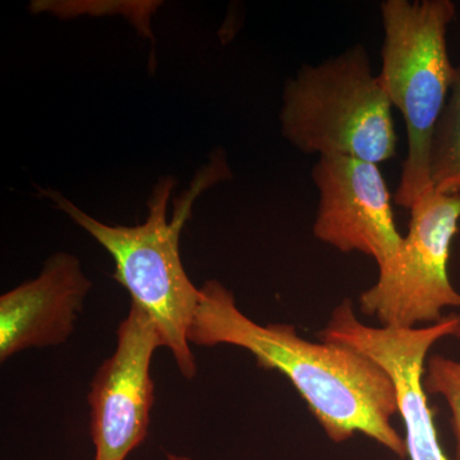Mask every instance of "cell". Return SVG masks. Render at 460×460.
Here are the masks:
<instances>
[{"instance_id": "obj_1", "label": "cell", "mask_w": 460, "mask_h": 460, "mask_svg": "<svg viewBox=\"0 0 460 460\" xmlns=\"http://www.w3.org/2000/svg\"><path fill=\"white\" fill-rule=\"evenodd\" d=\"M189 341L243 348L260 367L281 372L334 443L363 434L399 459L407 456L405 440L392 425L399 413L394 383L377 362L354 348L305 341L288 323L260 325L239 310L233 292L217 280L199 288Z\"/></svg>"}, {"instance_id": "obj_2", "label": "cell", "mask_w": 460, "mask_h": 460, "mask_svg": "<svg viewBox=\"0 0 460 460\" xmlns=\"http://www.w3.org/2000/svg\"><path fill=\"white\" fill-rule=\"evenodd\" d=\"M229 177L226 157L219 153L202 166L189 189L174 199L171 219L168 204L177 181L172 177L160 178L148 198L146 220L136 226H108L84 213L57 190H44L63 213L111 253L114 279L131 295L132 304L155 323L164 348L171 350L181 376L189 380L198 374L189 330L198 310L199 289L181 263V233L196 199Z\"/></svg>"}, {"instance_id": "obj_3", "label": "cell", "mask_w": 460, "mask_h": 460, "mask_svg": "<svg viewBox=\"0 0 460 460\" xmlns=\"http://www.w3.org/2000/svg\"><path fill=\"white\" fill-rule=\"evenodd\" d=\"M384 44L378 75L393 108L407 127L408 151L394 201L410 208L431 192V146L456 66L447 51V29L456 14L450 0L381 3Z\"/></svg>"}, {"instance_id": "obj_4", "label": "cell", "mask_w": 460, "mask_h": 460, "mask_svg": "<svg viewBox=\"0 0 460 460\" xmlns=\"http://www.w3.org/2000/svg\"><path fill=\"white\" fill-rule=\"evenodd\" d=\"M380 77L370 54L356 44L317 65H304L284 84L280 128L305 154L387 162L398 136Z\"/></svg>"}, {"instance_id": "obj_5", "label": "cell", "mask_w": 460, "mask_h": 460, "mask_svg": "<svg viewBox=\"0 0 460 460\" xmlns=\"http://www.w3.org/2000/svg\"><path fill=\"white\" fill-rule=\"evenodd\" d=\"M411 210L410 230L396 255L378 268V279L359 296V308L383 328L416 329L440 323L445 308H460L449 279L450 246L459 230L460 193L432 190Z\"/></svg>"}, {"instance_id": "obj_6", "label": "cell", "mask_w": 460, "mask_h": 460, "mask_svg": "<svg viewBox=\"0 0 460 460\" xmlns=\"http://www.w3.org/2000/svg\"><path fill=\"white\" fill-rule=\"evenodd\" d=\"M164 347L155 323L131 304L117 330L114 353L90 384L93 460H126L146 438L154 404L151 361Z\"/></svg>"}, {"instance_id": "obj_7", "label": "cell", "mask_w": 460, "mask_h": 460, "mask_svg": "<svg viewBox=\"0 0 460 460\" xmlns=\"http://www.w3.org/2000/svg\"><path fill=\"white\" fill-rule=\"evenodd\" d=\"M459 319L445 317L425 328H372L357 317L352 302L345 298L317 334L321 341L345 344L366 354L392 377L411 460H450L438 441L422 378L429 350L436 341L453 335Z\"/></svg>"}, {"instance_id": "obj_8", "label": "cell", "mask_w": 460, "mask_h": 460, "mask_svg": "<svg viewBox=\"0 0 460 460\" xmlns=\"http://www.w3.org/2000/svg\"><path fill=\"white\" fill-rule=\"evenodd\" d=\"M319 190L314 235L341 252H361L378 268L402 243L392 196L377 164L348 156H321L313 168Z\"/></svg>"}, {"instance_id": "obj_9", "label": "cell", "mask_w": 460, "mask_h": 460, "mask_svg": "<svg viewBox=\"0 0 460 460\" xmlns=\"http://www.w3.org/2000/svg\"><path fill=\"white\" fill-rule=\"evenodd\" d=\"M93 283L80 260L57 252L32 280L0 296V361L68 341Z\"/></svg>"}, {"instance_id": "obj_10", "label": "cell", "mask_w": 460, "mask_h": 460, "mask_svg": "<svg viewBox=\"0 0 460 460\" xmlns=\"http://www.w3.org/2000/svg\"><path fill=\"white\" fill-rule=\"evenodd\" d=\"M431 183L438 193H460V66L432 137Z\"/></svg>"}, {"instance_id": "obj_11", "label": "cell", "mask_w": 460, "mask_h": 460, "mask_svg": "<svg viewBox=\"0 0 460 460\" xmlns=\"http://www.w3.org/2000/svg\"><path fill=\"white\" fill-rule=\"evenodd\" d=\"M422 384L426 394L443 396L452 411L456 456L460 460V362L432 356L423 372Z\"/></svg>"}, {"instance_id": "obj_12", "label": "cell", "mask_w": 460, "mask_h": 460, "mask_svg": "<svg viewBox=\"0 0 460 460\" xmlns=\"http://www.w3.org/2000/svg\"><path fill=\"white\" fill-rule=\"evenodd\" d=\"M166 460H193L189 458V456H178V454L174 453H165Z\"/></svg>"}, {"instance_id": "obj_13", "label": "cell", "mask_w": 460, "mask_h": 460, "mask_svg": "<svg viewBox=\"0 0 460 460\" xmlns=\"http://www.w3.org/2000/svg\"><path fill=\"white\" fill-rule=\"evenodd\" d=\"M452 337H456L460 341V319H459L458 326H456V329L454 330Z\"/></svg>"}]
</instances>
